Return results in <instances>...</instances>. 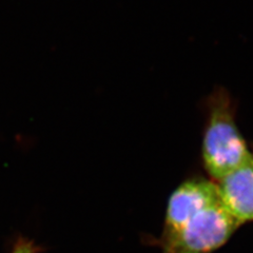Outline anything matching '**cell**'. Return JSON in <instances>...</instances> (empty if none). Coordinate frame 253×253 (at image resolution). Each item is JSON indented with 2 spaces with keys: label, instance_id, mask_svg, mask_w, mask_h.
Segmentation results:
<instances>
[{
  "label": "cell",
  "instance_id": "cell-1",
  "mask_svg": "<svg viewBox=\"0 0 253 253\" xmlns=\"http://www.w3.org/2000/svg\"><path fill=\"white\" fill-rule=\"evenodd\" d=\"M202 157L212 180H218L250 160L252 152L236 125L235 104L224 88L213 91L206 100Z\"/></svg>",
  "mask_w": 253,
  "mask_h": 253
},
{
  "label": "cell",
  "instance_id": "cell-2",
  "mask_svg": "<svg viewBox=\"0 0 253 253\" xmlns=\"http://www.w3.org/2000/svg\"><path fill=\"white\" fill-rule=\"evenodd\" d=\"M240 226L218 202L195 213L173 234L161 239V253H212L225 245Z\"/></svg>",
  "mask_w": 253,
  "mask_h": 253
},
{
  "label": "cell",
  "instance_id": "cell-3",
  "mask_svg": "<svg viewBox=\"0 0 253 253\" xmlns=\"http://www.w3.org/2000/svg\"><path fill=\"white\" fill-rule=\"evenodd\" d=\"M218 202L220 199L214 180L202 177L185 180L170 196L161 239L173 234L195 213Z\"/></svg>",
  "mask_w": 253,
  "mask_h": 253
},
{
  "label": "cell",
  "instance_id": "cell-4",
  "mask_svg": "<svg viewBox=\"0 0 253 253\" xmlns=\"http://www.w3.org/2000/svg\"><path fill=\"white\" fill-rule=\"evenodd\" d=\"M215 184L220 202L228 212L241 225L253 221V153L250 160Z\"/></svg>",
  "mask_w": 253,
  "mask_h": 253
},
{
  "label": "cell",
  "instance_id": "cell-5",
  "mask_svg": "<svg viewBox=\"0 0 253 253\" xmlns=\"http://www.w3.org/2000/svg\"><path fill=\"white\" fill-rule=\"evenodd\" d=\"M39 248L32 242L25 237H20L14 245V248L11 253H38Z\"/></svg>",
  "mask_w": 253,
  "mask_h": 253
},
{
  "label": "cell",
  "instance_id": "cell-6",
  "mask_svg": "<svg viewBox=\"0 0 253 253\" xmlns=\"http://www.w3.org/2000/svg\"><path fill=\"white\" fill-rule=\"evenodd\" d=\"M252 153H253V152H252Z\"/></svg>",
  "mask_w": 253,
  "mask_h": 253
}]
</instances>
